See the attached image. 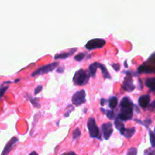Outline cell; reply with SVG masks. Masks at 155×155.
Instances as JSON below:
<instances>
[{
  "label": "cell",
  "mask_w": 155,
  "mask_h": 155,
  "mask_svg": "<svg viewBox=\"0 0 155 155\" xmlns=\"http://www.w3.org/2000/svg\"><path fill=\"white\" fill-rule=\"evenodd\" d=\"M135 107L133 102L129 97H124L119 103V114L117 115V119L121 121H127L132 119L133 117V107Z\"/></svg>",
  "instance_id": "6da1fadb"
},
{
  "label": "cell",
  "mask_w": 155,
  "mask_h": 155,
  "mask_svg": "<svg viewBox=\"0 0 155 155\" xmlns=\"http://www.w3.org/2000/svg\"><path fill=\"white\" fill-rule=\"evenodd\" d=\"M90 78V74L88 71L80 69L76 71L73 77V83L76 86H84L88 83Z\"/></svg>",
  "instance_id": "7a4b0ae2"
},
{
  "label": "cell",
  "mask_w": 155,
  "mask_h": 155,
  "mask_svg": "<svg viewBox=\"0 0 155 155\" xmlns=\"http://www.w3.org/2000/svg\"><path fill=\"white\" fill-rule=\"evenodd\" d=\"M138 73H155V53H153L150 58L148 61L144 64L141 65L138 68Z\"/></svg>",
  "instance_id": "3957f363"
},
{
  "label": "cell",
  "mask_w": 155,
  "mask_h": 155,
  "mask_svg": "<svg viewBox=\"0 0 155 155\" xmlns=\"http://www.w3.org/2000/svg\"><path fill=\"white\" fill-rule=\"evenodd\" d=\"M59 65V62H53V63L49 64L47 65H44V66L40 67L38 69H36V71H33L31 74V77H36V76L39 75H43V74H47V73H50L51 71H53V70L56 69V68Z\"/></svg>",
  "instance_id": "277c9868"
},
{
  "label": "cell",
  "mask_w": 155,
  "mask_h": 155,
  "mask_svg": "<svg viewBox=\"0 0 155 155\" xmlns=\"http://www.w3.org/2000/svg\"><path fill=\"white\" fill-rule=\"evenodd\" d=\"M87 127H88L89 135L91 137L94 139H100V130L96 124V120L94 118H89L87 123Z\"/></svg>",
  "instance_id": "5b68a950"
},
{
  "label": "cell",
  "mask_w": 155,
  "mask_h": 155,
  "mask_svg": "<svg viewBox=\"0 0 155 155\" xmlns=\"http://www.w3.org/2000/svg\"><path fill=\"white\" fill-rule=\"evenodd\" d=\"M126 77H125L124 81L122 83V89L126 92H131L135 90V86L133 84V80H132V74L131 71H126Z\"/></svg>",
  "instance_id": "8992f818"
},
{
  "label": "cell",
  "mask_w": 155,
  "mask_h": 155,
  "mask_svg": "<svg viewBox=\"0 0 155 155\" xmlns=\"http://www.w3.org/2000/svg\"><path fill=\"white\" fill-rule=\"evenodd\" d=\"M71 101H72V104H74L75 106H80L82 104H84L86 101V92H85V90L81 89V90L76 92L73 95L72 98H71Z\"/></svg>",
  "instance_id": "52a82bcc"
},
{
  "label": "cell",
  "mask_w": 155,
  "mask_h": 155,
  "mask_svg": "<svg viewBox=\"0 0 155 155\" xmlns=\"http://www.w3.org/2000/svg\"><path fill=\"white\" fill-rule=\"evenodd\" d=\"M106 45V41L104 39H91L88 41L85 45V48L86 49L89 50H94L96 48H102L105 46Z\"/></svg>",
  "instance_id": "ba28073f"
},
{
  "label": "cell",
  "mask_w": 155,
  "mask_h": 155,
  "mask_svg": "<svg viewBox=\"0 0 155 155\" xmlns=\"http://www.w3.org/2000/svg\"><path fill=\"white\" fill-rule=\"evenodd\" d=\"M102 133H103V138L105 140H108L112 136V132H113V127H112V124L110 122L105 123V124H102L101 126Z\"/></svg>",
  "instance_id": "9c48e42d"
},
{
  "label": "cell",
  "mask_w": 155,
  "mask_h": 155,
  "mask_svg": "<svg viewBox=\"0 0 155 155\" xmlns=\"http://www.w3.org/2000/svg\"><path fill=\"white\" fill-rule=\"evenodd\" d=\"M18 142V139L17 137H13L12 139H11V140L6 144V145L5 146L4 149H3L1 155H8L9 154L11 151H12V148L15 145V144L16 142Z\"/></svg>",
  "instance_id": "30bf717a"
},
{
  "label": "cell",
  "mask_w": 155,
  "mask_h": 155,
  "mask_svg": "<svg viewBox=\"0 0 155 155\" xmlns=\"http://www.w3.org/2000/svg\"><path fill=\"white\" fill-rule=\"evenodd\" d=\"M138 104L142 108H146L147 106L150 104V95H143L139 97L138 98Z\"/></svg>",
  "instance_id": "8fae6325"
},
{
  "label": "cell",
  "mask_w": 155,
  "mask_h": 155,
  "mask_svg": "<svg viewBox=\"0 0 155 155\" xmlns=\"http://www.w3.org/2000/svg\"><path fill=\"white\" fill-rule=\"evenodd\" d=\"M76 51H77V48H71V49L69 50V52H62V53H59V54H56V55L54 56V59L55 60H58V59L68 58L71 57V56Z\"/></svg>",
  "instance_id": "7c38bea8"
},
{
  "label": "cell",
  "mask_w": 155,
  "mask_h": 155,
  "mask_svg": "<svg viewBox=\"0 0 155 155\" xmlns=\"http://www.w3.org/2000/svg\"><path fill=\"white\" fill-rule=\"evenodd\" d=\"M122 136L126 137V139H131L135 133V127H131V128H124L120 131Z\"/></svg>",
  "instance_id": "4fadbf2b"
},
{
  "label": "cell",
  "mask_w": 155,
  "mask_h": 155,
  "mask_svg": "<svg viewBox=\"0 0 155 155\" xmlns=\"http://www.w3.org/2000/svg\"><path fill=\"white\" fill-rule=\"evenodd\" d=\"M99 62H94L91 64L89 65V74L90 76L92 77H94L96 75V72H97V70L99 68Z\"/></svg>",
  "instance_id": "5bb4252c"
},
{
  "label": "cell",
  "mask_w": 155,
  "mask_h": 155,
  "mask_svg": "<svg viewBox=\"0 0 155 155\" xmlns=\"http://www.w3.org/2000/svg\"><path fill=\"white\" fill-rule=\"evenodd\" d=\"M145 85L150 91H155V77L146 79Z\"/></svg>",
  "instance_id": "9a60e30c"
},
{
  "label": "cell",
  "mask_w": 155,
  "mask_h": 155,
  "mask_svg": "<svg viewBox=\"0 0 155 155\" xmlns=\"http://www.w3.org/2000/svg\"><path fill=\"white\" fill-rule=\"evenodd\" d=\"M109 107L110 108V110H113L116 107L117 104H118V98H116L115 96H112L109 98Z\"/></svg>",
  "instance_id": "2e32d148"
},
{
  "label": "cell",
  "mask_w": 155,
  "mask_h": 155,
  "mask_svg": "<svg viewBox=\"0 0 155 155\" xmlns=\"http://www.w3.org/2000/svg\"><path fill=\"white\" fill-rule=\"evenodd\" d=\"M99 68L101 70V72H102V74H103V78L109 79V80H110L111 76H110V74H109V73L108 72V71H107V69H106V67H105L103 64H102L100 63L99 64Z\"/></svg>",
  "instance_id": "e0dca14e"
},
{
  "label": "cell",
  "mask_w": 155,
  "mask_h": 155,
  "mask_svg": "<svg viewBox=\"0 0 155 155\" xmlns=\"http://www.w3.org/2000/svg\"><path fill=\"white\" fill-rule=\"evenodd\" d=\"M114 125H115V129H116L117 130H119V132L125 128L124 124H123L122 121H121L120 120L117 119V118H115V120H114Z\"/></svg>",
  "instance_id": "ac0fdd59"
},
{
  "label": "cell",
  "mask_w": 155,
  "mask_h": 155,
  "mask_svg": "<svg viewBox=\"0 0 155 155\" xmlns=\"http://www.w3.org/2000/svg\"><path fill=\"white\" fill-rule=\"evenodd\" d=\"M149 136H150V142L152 148H155V134L153 132L149 131Z\"/></svg>",
  "instance_id": "d6986e66"
},
{
  "label": "cell",
  "mask_w": 155,
  "mask_h": 155,
  "mask_svg": "<svg viewBox=\"0 0 155 155\" xmlns=\"http://www.w3.org/2000/svg\"><path fill=\"white\" fill-rule=\"evenodd\" d=\"M30 98V102H31L32 105H33V107H36V108L40 107V102H39V98Z\"/></svg>",
  "instance_id": "ffe728a7"
},
{
  "label": "cell",
  "mask_w": 155,
  "mask_h": 155,
  "mask_svg": "<svg viewBox=\"0 0 155 155\" xmlns=\"http://www.w3.org/2000/svg\"><path fill=\"white\" fill-rule=\"evenodd\" d=\"M105 114H106V117H107L108 119L109 120H114L115 119V113L112 110H106L105 111Z\"/></svg>",
  "instance_id": "44dd1931"
},
{
  "label": "cell",
  "mask_w": 155,
  "mask_h": 155,
  "mask_svg": "<svg viewBox=\"0 0 155 155\" xmlns=\"http://www.w3.org/2000/svg\"><path fill=\"white\" fill-rule=\"evenodd\" d=\"M81 133L80 129L76 128L75 130H74V132H73V133H72L73 139H74V140H75V139H78L81 136Z\"/></svg>",
  "instance_id": "7402d4cb"
},
{
  "label": "cell",
  "mask_w": 155,
  "mask_h": 155,
  "mask_svg": "<svg viewBox=\"0 0 155 155\" xmlns=\"http://www.w3.org/2000/svg\"><path fill=\"white\" fill-rule=\"evenodd\" d=\"M135 121H136V122L138 123V124H141V125H144L145 127H148V126L151 124V120H150V119L146 120H144V122H141L140 120H137V119H135Z\"/></svg>",
  "instance_id": "603a6c76"
},
{
  "label": "cell",
  "mask_w": 155,
  "mask_h": 155,
  "mask_svg": "<svg viewBox=\"0 0 155 155\" xmlns=\"http://www.w3.org/2000/svg\"><path fill=\"white\" fill-rule=\"evenodd\" d=\"M85 55H86V54H85V53L81 52V53H79V54H78L77 55L74 56V59L75 61H81L84 59V58L85 57Z\"/></svg>",
  "instance_id": "cb8c5ba5"
},
{
  "label": "cell",
  "mask_w": 155,
  "mask_h": 155,
  "mask_svg": "<svg viewBox=\"0 0 155 155\" xmlns=\"http://www.w3.org/2000/svg\"><path fill=\"white\" fill-rule=\"evenodd\" d=\"M138 154V149L136 148H129L127 152V155H137Z\"/></svg>",
  "instance_id": "d4e9b609"
},
{
  "label": "cell",
  "mask_w": 155,
  "mask_h": 155,
  "mask_svg": "<svg viewBox=\"0 0 155 155\" xmlns=\"http://www.w3.org/2000/svg\"><path fill=\"white\" fill-rule=\"evenodd\" d=\"M144 155H155V151L153 148H148L144 151Z\"/></svg>",
  "instance_id": "484cf974"
},
{
  "label": "cell",
  "mask_w": 155,
  "mask_h": 155,
  "mask_svg": "<svg viewBox=\"0 0 155 155\" xmlns=\"http://www.w3.org/2000/svg\"><path fill=\"white\" fill-rule=\"evenodd\" d=\"M42 89H43V86H38L37 87L35 88V89H34V95H37L38 93H40V92L41 91H42Z\"/></svg>",
  "instance_id": "4316f807"
},
{
  "label": "cell",
  "mask_w": 155,
  "mask_h": 155,
  "mask_svg": "<svg viewBox=\"0 0 155 155\" xmlns=\"http://www.w3.org/2000/svg\"><path fill=\"white\" fill-rule=\"evenodd\" d=\"M7 89H8V86H5V87H1V89H0V98L4 95V93L6 92Z\"/></svg>",
  "instance_id": "83f0119b"
},
{
  "label": "cell",
  "mask_w": 155,
  "mask_h": 155,
  "mask_svg": "<svg viewBox=\"0 0 155 155\" xmlns=\"http://www.w3.org/2000/svg\"><path fill=\"white\" fill-rule=\"evenodd\" d=\"M73 110H74V107H72V106H71V107H70V108L68 109V110H67L66 112H65V117H68L69 116L70 113H71V111H73Z\"/></svg>",
  "instance_id": "f1b7e54d"
},
{
  "label": "cell",
  "mask_w": 155,
  "mask_h": 155,
  "mask_svg": "<svg viewBox=\"0 0 155 155\" xmlns=\"http://www.w3.org/2000/svg\"><path fill=\"white\" fill-rule=\"evenodd\" d=\"M112 67L113 68V69L115 70V71H119L120 69V65L119 64H112Z\"/></svg>",
  "instance_id": "f546056e"
},
{
  "label": "cell",
  "mask_w": 155,
  "mask_h": 155,
  "mask_svg": "<svg viewBox=\"0 0 155 155\" xmlns=\"http://www.w3.org/2000/svg\"><path fill=\"white\" fill-rule=\"evenodd\" d=\"M64 70H65V68L63 66L59 67V68H57V73H59V74H62V73L64 72Z\"/></svg>",
  "instance_id": "4dcf8cb0"
},
{
  "label": "cell",
  "mask_w": 155,
  "mask_h": 155,
  "mask_svg": "<svg viewBox=\"0 0 155 155\" xmlns=\"http://www.w3.org/2000/svg\"><path fill=\"white\" fill-rule=\"evenodd\" d=\"M106 101H107V100H106L105 98H102V99L100 100V105L104 106L105 104H106Z\"/></svg>",
  "instance_id": "1f68e13d"
},
{
  "label": "cell",
  "mask_w": 155,
  "mask_h": 155,
  "mask_svg": "<svg viewBox=\"0 0 155 155\" xmlns=\"http://www.w3.org/2000/svg\"><path fill=\"white\" fill-rule=\"evenodd\" d=\"M150 110H153V109L155 108V100L153 101V102L151 103V104H150Z\"/></svg>",
  "instance_id": "d6a6232c"
},
{
  "label": "cell",
  "mask_w": 155,
  "mask_h": 155,
  "mask_svg": "<svg viewBox=\"0 0 155 155\" xmlns=\"http://www.w3.org/2000/svg\"><path fill=\"white\" fill-rule=\"evenodd\" d=\"M62 155H76L75 153L73 152V151H69V152H66V153H64Z\"/></svg>",
  "instance_id": "836d02e7"
},
{
  "label": "cell",
  "mask_w": 155,
  "mask_h": 155,
  "mask_svg": "<svg viewBox=\"0 0 155 155\" xmlns=\"http://www.w3.org/2000/svg\"><path fill=\"white\" fill-rule=\"evenodd\" d=\"M29 155H38V154L36 152V151H32V152Z\"/></svg>",
  "instance_id": "e575fe53"
},
{
  "label": "cell",
  "mask_w": 155,
  "mask_h": 155,
  "mask_svg": "<svg viewBox=\"0 0 155 155\" xmlns=\"http://www.w3.org/2000/svg\"><path fill=\"white\" fill-rule=\"evenodd\" d=\"M124 65H125V67H126V68H127V67H128V64H127V61H126L124 62Z\"/></svg>",
  "instance_id": "d590c367"
},
{
  "label": "cell",
  "mask_w": 155,
  "mask_h": 155,
  "mask_svg": "<svg viewBox=\"0 0 155 155\" xmlns=\"http://www.w3.org/2000/svg\"><path fill=\"white\" fill-rule=\"evenodd\" d=\"M19 80H15V82H18V81H19Z\"/></svg>",
  "instance_id": "8d00e7d4"
},
{
  "label": "cell",
  "mask_w": 155,
  "mask_h": 155,
  "mask_svg": "<svg viewBox=\"0 0 155 155\" xmlns=\"http://www.w3.org/2000/svg\"><path fill=\"white\" fill-rule=\"evenodd\" d=\"M154 134H155V128H154Z\"/></svg>",
  "instance_id": "74e56055"
}]
</instances>
